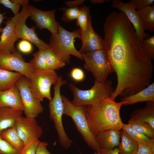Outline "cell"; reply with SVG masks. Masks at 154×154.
Listing matches in <instances>:
<instances>
[{"label": "cell", "mask_w": 154, "mask_h": 154, "mask_svg": "<svg viewBox=\"0 0 154 154\" xmlns=\"http://www.w3.org/2000/svg\"><path fill=\"white\" fill-rule=\"evenodd\" d=\"M129 125L139 133L151 139H154V130L147 124L134 121L128 123Z\"/></svg>", "instance_id": "obj_28"}, {"label": "cell", "mask_w": 154, "mask_h": 154, "mask_svg": "<svg viewBox=\"0 0 154 154\" xmlns=\"http://www.w3.org/2000/svg\"><path fill=\"white\" fill-rule=\"evenodd\" d=\"M91 16L89 7L84 5L80 7V13L76 19V24L80 27L81 31H84L86 29L89 18Z\"/></svg>", "instance_id": "obj_30"}, {"label": "cell", "mask_w": 154, "mask_h": 154, "mask_svg": "<svg viewBox=\"0 0 154 154\" xmlns=\"http://www.w3.org/2000/svg\"><path fill=\"white\" fill-rule=\"evenodd\" d=\"M0 4H2L5 7L10 9L14 15L19 13L21 5L12 2L9 0H0Z\"/></svg>", "instance_id": "obj_38"}, {"label": "cell", "mask_w": 154, "mask_h": 154, "mask_svg": "<svg viewBox=\"0 0 154 154\" xmlns=\"http://www.w3.org/2000/svg\"><path fill=\"white\" fill-rule=\"evenodd\" d=\"M33 58L30 63L33 66L35 70H45L49 69L46 64L44 55V50H39L33 55Z\"/></svg>", "instance_id": "obj_29"}, {"label": "cell", "mask_w": 154, "mask_h": 154, "mask_svg": "<svg viewBox=\"0 0 154 154\" xmlns=\"http://www.w3.org/2000/svg\"><path fill=\"white\" fill-rule=\"evenodd\" d=\"M29 5L22 7L21 11L11 18L15 25V31L18 39H21L34 44L39 50H45L51 47L39 38L35 32L36 27L29 28L26 24L27 18L30 17Z\"/></svg>", "instance_id": "obj_8"}, {"label": "cell", "mask_w": 154, "mask_h": 154, "mask_svg": "<svg viewBox=\"0 0 154 154\" xmlns=\"http://www.w3.org/2000/svg\"><path fill=\"white\" fill-rule=\"evenodd\" d=\"M84 0H76L72 1H66L65 4L69 7H77L78 6L83 4L85 2Z\"/></svg>", "instance_id": "obj_41"}, {"label": "cell", "mask_w": 154, "mask_h": 154, "mask_svg": "<svg viewBox=\"0 0 154 154\" xmlns=\"http://www.w3.org/2000/svg\"><path fill=\"white\" fill-rule=\"evenodd\" d=\"M30 11V19L36 24V27L40 30L46 29L51 34L57 33L58 23L55 19L56 10L48 11L39 10L33 6L29 5Z\"/></svg>", "instance_id": "obj_14"}, {"label": "cell", "mask_w": 154, "mask_h": 154, "mask_svg": "<svg viewBox=\"0 0 154 154\" xmlns=\"http://www.w3.org/2000/svg\"><path fill=\"white\" fill-rule=\"evenodd\" d=\"M5 107H10L23 112L19 90L15 85L7 90H0V108Z\"/></svg>", "instance_id": "obj_17"}, {"label": "cell", "mask_w": 154, "mask_h": 154, "mask_svg": "<svg viewBox=\"0 0 154 154\" xmlns=\"http://www.w3.org/2000/svg\"><path fill=\"white\" fill-rule=\"evenodd\" d=\"M146 102L145 107L132 112L128 123L134 121L141 122L147 124L154 130V102Z\"/></svg>", "instance_id": "obj_19"}, {"label": "cell", "mask_w": 154, "mask_h": 154, "mask_svg": "<svg viewBox=\"0 0 154 154\" xmlns=\"http://www.w3.org/2000/svg\"><path fill=\"white\" fill-rule=\"evenodd\" d=\"M104 50L117 81L114 92L133 95L150 84L152 59L142 48L133 25L122 12L113 11L103 25Z\"/></svg>", "instance_id": "obj_1"}, {"label": "cell", "mask_w": 154, "mask_h": 154, "mask_svg": "<svg viewBox=\"0 0 154 154\" xmlns=\"http://www.w3.org/2000/svg\"><path fill=\"white\" fill-rule=\"evenodd\" d=\"M0 136L12 147L20 151L25 146L17 134L15 126L1 132Z\"/></svg>", "instance_id": "obj_24"}, {"label": "cell", "mask_w": 154, "mask_h": 154, "mask_svg": "<svg viewBox=\"0 0 154 154\" xmlns=\"http://www.w3.org/2000/svg\"><path fill=\"white\" fill-rule=\"evenodd\" d=\"M81 32L82 45L79 51L80 53L104 49V39L93 29L91 16L89 18L86 29Z\"/></svg>", "instance_id": "obj_15"}, {"label": "cell", "mask_w": 154, "mask_h": 154, "mask_svg": "<svg viewBox=\"0 0 154 154\" xmlns=\"http://www.w3.org/2000/svg\"><path fill=\"white\" fill-rule=\"evenodd\" d=\"M71 78L76 82L82 81L85 77L84 72L82 69L79 68H73L70 73Z\"/></svg>", "instance_id": "obj_37"}, {"label": "cell", "mask_w": 154, "mask_h": 154, "mask_svg": "<svg viewBox=\"0 0 154 154\" xmlns=\"http://www.w3.org/2000/svg\"><path fill=\"white\" fill-rule=\"evenodd\" d=\"M18 88L23 106V112L26 117L36 118L42 113L44 108L40 100L32 91L29 80L23 76L17 81L15 84Z\"/></svg>", "instance_id": "obj_10"}, {"label": "cell", "mask_w": 154, "mask_h": 154, "mask_svg": "<svg viewBox=\"0 0 154 154\" xmlns=\"http://www.w3.org/2000/svg\"><path fill=\"white\" fill-rule=\"evenodd\" d=\"M122 129L125 131L138 144H154V139H151L135 130L129 125L123 123Z\"/></svg>", "instance_id": "obj_27"}, {"label": "cell", "mask_w": 154, "mask_h": 154, "mask_svg": "<svg viewBox=\"0 0 154 154\" xmlns=\"http://www.w3.org/2000/svg\"><path fill=\"white\" fill-rule=\"evenodd\" d=\"M121 142L118 148L120 154H136L138 148L137 143L123 130L120 131Z\"/></svg>", "instance_id": "obj_22"}, {"label": "cell", "mask_w": 154, "mask_h": 154, "mask_svg": "<svg viewBox=\"0 0 154 154\" xmlns=\"http://www.w3.org/2000/svg\"><path fill=\"white\" fill-rule=\"evenodd\" d=\"M120 138V131L113 129L102 131L96 137L101 149L109 150L113 149L119 146Z\"/></svg>", "instance_id": "obj_18"}, {"label": "cell", "mask_w": 154, "mask_h": 154, "mask_svg": "<svg viewBox=\"0 0 154 154\" xmlns=\"http://www.w3.org/2000/svg\"><path fill=\"white\" fill-rule=\"evenodd\" d=\"M58 10L63 12L62 18L63 21L66 22L72 21L78 18L80 11V7H62Z\"/></svg>", "instance_id": "obj_31"}, {"label": "cell", "mask_w": 154, "mask_h": 154, "mask_svg": "<svg viewBox=\"0 0 154 154\" xmlns=\"http://www.w3.org/2000/svg\"><path fill=\"white\" fill-rule=\"evenodd\" d=\"M100 152L101 154H120L117 147L111 150L101 149Z\"/></svg>", "instance_id": "obj_42"}, {"label": "cell", "mask_w": 154, "mask_h": 154, "mask_svg": "<svg viewBox=\"0 0 154 154\" xmlns=\"http://www.w3.org/2000/svg\"><path fill=\"white\" fill-rule=\"evenodd\" d=\"M124 102H116L111 97L104 98L96 103L85 106L89 127L96 137L100 132L109 129L121 130L123 123L120 110Z\"/></svg>", "instance_id": "obj_2"}, {"label": "cell", "mask_w": 154, "mask_h": 154, "mask_svg": "<svg viewBox=\"0 0 154 154\" xmlns=\"http://www.w3.org/2000/svg\"><path fill=\"white\" fill-rule=\"evenodd\" d=\"M111 7L118 9L127 16L134 28L140 44L143 39L150 37L149 35L146 33L143 29L132 0L127 3L120 0H113L111 2Z\"/></svg>", "instance_id": "obj_13"}, {"label": "cell", "mask_w": 154, "mask_h": 154, "mask_svg": "<svg viewBox=\"0 0 154 154\" xmlns=\"http://www.w3.org/2000/svg\"><path fill=\"white\" fill-rule=\"evenodd\" d=\"M0 154H21V152L12 147L0 136Z\"/></svg>", "instance_id": "obj_33"}, {"label": "cell", "mask_w": 154, "mask_h": 154, "mask_svg": "<svg viewBox=\"0 0 154 154\" xmlns=\"http://www.w3.org/2000/svg\"><path fill=\"white\" fill-rule=\"evenodd\" d=\"M82 54L85 61V68L92 73L96 81L104 82L109 74L114 72L104 49L87 52Z\"/></svg>", "instance_id": "obj_7"}, {"label": "cell", "mask_w": 154, "mask_h": 154, "mask_svg": "<svg viewBox=\"0 0 154 154\" xmlns=\"http://www.w3.org/2000/svg\"></svg>", "instance_id": "obj_47"}, {"label": "cell", "mask_w": 154, "mask_h": 154, "mask_svg": "<svg viewBox=\"0 0 154 154\" xmlns=\"http://www.w3.org/2000/svg\"><path fill=\"white\" fill-rule=\"evenodd\" d=\"M144 30L154 31V5L137 10Z\"/></svg>", "instance_id": "obj_25"}, {"label": "cell", "mask_w": 154, "mask_h": 154, "mask_svg": "<svg viewBox=\"0 0 154 154\" xmlns=\"http://www.w3.org/2000/svg\"><path fill=\"white\" fill-rule=\"evenodd\" d=\"M23 111L10 107L0 108V133L15 126L17 119Z\"/></svg>", "instance_id": "obj_20"}, {"label": "cell", "mask_w": 154, "mask_h": 154, "mask_svg": "<svg viewBox=\"0 0 154 154\" xmlns=\"http://www.w3.org/2000/svg\"><path fill=\"white\" fill-rule=\"evenodd\" d=\"M48 144L46 142L40 141L37 147L36 154H52L47 149Z\"/></svg>", "instance_id": "obj_40"}, {"label": "cell", "mask_w": 154, "mask_h": 154, "mask_svg": "<svg viewBox=\"0 0 154 154\" xmlns=\"http://www.w3.org/2000/svg\"><path fill=\"white\" fill-rule=\"evenodd\" d=\"M124 102V105H128L139 102H154V83L151 84L142 90L133 95L121 99Z\"/></svg>", "instance_id": "obj_21"}, {"label": "cell", "mask_w": 154, "mask_h": 154, "mask_svg": "<svg viewBox=\"0 0 154 154\" xmlns=\"http://www.w3.org/2000/svg\"><path fill=\"white\" fill-rule=\"evenodd\" d=\"M112 82L106 80L104 82L95 80L94 85L88 90L79 89L73 83L69 84V88L74 95L71 102L75 106H88L93 104L102 99L111 97L114 89L112 86Z\"/></svg>", "instance_id": "obj_5"}, {"label": "cell", "mask_w": 154, "mask_h": 154, "mask_svg": "<svg viewBox=\"0 0 154 154\" xmlns=\"http://www.w3.org/2000/svg\"><path fill=\"white\" fill-rule=\"evenodd\" d=\"M137 10H140L153 5L154 0H132Z\"/></svg>", "instance_id": "obj_39"}, {"label": "cell", "mask_w": 154, "mask_h": 154, "mask_svg": "<svg viewBox=\"0 0 154 154\" xmlns=\"http://www.w3.org/2000/svg\"><path fill=\"white\" fill-rule=\"evenodd\" d=\"M143 50L151 58L154 59V36L143 39L141 43Z\"/></svg>", "instance_id": "obj_32"}, {"label": "cell", "mask_w": 154, "mask_h": 154, "mask_svg": "<svg viewBox=\"0 0 154 154\" xmlns=\"http://www.w3.org/2000/svg\"><path fill=\"white\" fill-rule=\"evenodd\" d=\"M23 76L19 72L0 68V90L5 91L11 88Z\"/></svg>", "instance_id": "obj_23"}, {"label": "cell", "mask_w": 154, "mask_h": 154, "mask_svg": "<svg viewBox=\"0 0 154 154\" xmlns=\"http://www.w3.org/2000/svg\"><path fill=\"white\" fill-rule=\"evenodd\" d=\"M15 126L25 146L33 141L38 140L43 133L35 118L25 117L22 115L17 119Z\"/></svg>", "instance_id": "obj_12"}, {"label": "cell", "mask_w": 154, "mask_h": 154, "mask_svg": "<svg viewBox=\"0 0 154 154\" xmlns=\"http://www.w3.org/2000/svg\"><path fill=\"white\" fill-rule=\"evenodd\" d=\"M18 48L20 52L24 54H29L33 50V46L30 42L25 40L22 39L18 43Z\"/></svg>", "instance_id": "obj_36"}, {"label": "cell", "mask_w": 154, "mask_h": 154, "mask_svg": "<svg viewBox=\"0 0 154 154\" xmlns=\"http://www.w3.org/2000/svg\"><path fill=\"white\" fill-rule=\"evenodd\" d=\"M11 1L12 2L22 6V7L29 5V1L28 0H11Z\"/></svg>", "instance_id": "obj_43"}, {"label": "cell", "mask_w": 154, "mask_h": 154, "mask_svg": "<svg viewBox=\"0 0 154 154\" xmlns=\"http://www.w3.org/2000/svg\"><path fill=\"white\" fill-rule=\"evenodd\" d=\"M44 55L47 65L50 70H58L64 67L66 64L51 47L44 50Z\"/></svg>", "instance_id": "obj_26"}, {"label": "cell", "mask_w": 154, "mask_h": 154, "mask_svg": "<svg viewBox=\"0 0 154 154\" xmlns=\"http://www.w3.org/2000/svg\"><path fill=\"white\" fill-rule=\"evenodd\" d=\"M57 33L51 34L49 45L60 59L66 64L70 62L71 55L83 60L82 54L76 48L74 42L76 38L81 39L80 29L68 31L58 24Z\"/></svg>", "instance_id": "obj_3"}, {"label": "cell", "mask_w": 154, "mask_h": 154, "mask_svg": "<svg viewBox=\"0 0 154 154\" xmlns=\"http://www.w3.org/2000/svg\"><path fill=\"white\" fill-rule=\"evenodd\" d=\"M110 0H90V2L93 4H102L105 1H110Z\"/></svg>", "instance_id": "obj_45"}, {"label": "cell", "mask_w": 154, "mask_h": 154, "mask_svg": "<svg viewBox=\"0 0 154 154\" xmlns=\"http://www.w3.org/2000/svg\"><path fill=\"white\" fill-rule=\"evenodd\" d=\"M58 78L55 70H35L29 79L30 88L36 97L40 101L46 98L50 102L52 99L51 87L56 82Z\"/></svg>", "instance_id": "obj_9"}, {"label": "cell", "mask_w": 154, "mask_h": 154, "mask_svg": "<svg viewBox=\"0 0 154 154\" xmlns=\"http://www.w3.org/2000/svg\"><path fill=\"white\" fill-rule=\"evenodd\" d=\"M38 140L33 141L25 146L21 154H36L37 147L40 142Z\"/></svg>", "instance_id": "obj_34"}, {"label": "cell", "mask_w": 154, "mask_h": 154, "mask_svg": "<svg viewBox=\"0 0 154 154\" xmlns=\"http://www.w3.org/2000/svg\"><path fill=\"white\" fill-rule=\"evenodd\" d=\"M67 83L66 81L63 80L62 76L58 77L57 82L54 85V96L48 105L50 118L54 123L60 145L66 149L71 146L72 141L66 133L62 124L64 107L60 90L61 87Z\"/></svg>", "instance_id": "obj_6"}, {"label": "cell", "mask_w": 154, "mask_h": 154, "mask_svg": "<svg viewBox=\"0 0 154 154\" xmlns=\"http://www.w3.org/2000/svg\"><path fill=\"white\" fill-rule=\"evenodd\" d=\"M136 154H154V144L140 143Z\"/></svg>", "instance_id": "obj_35"}, {"label": "cell", "mask_w": 154, "mask_h": 154, "mask_svg": "<svg viewBox=\"0 0 154 154\" xmlns=\"http://www.w3.org/2000/svg\"><path fill=\"white\" fill-rule=\"evenodd\" d=\"M5 14V13H0V34L1 33L3 29V28L1 27V25L4 19L5 18V17L4 16V15Z\"/></svg>", "instance_id": "obj_44"}, {"label": "cell", "mask_w": 154, "mask_h": 154, "mask_svg": "<svg viewBox=\"0 0 154 154\" xmlns=\"http://www.w3.org/2000/svg\"><path fill=\"white\" fill-rule=\"evenodd\" d=\"M0 68L10 71H16L28 79L35 70L30 62L25 61L19 52L10 53L4 51H0Z\"/></svg>", "instance_id": "obj_11"}, {"label": "cell", "mask_w": 154, "mask_h": 154, "mask_svg": "<svg viewBox=\"0 0 154 154\" xmlns=\"http://www.w3.org/2000/svg\"><path fill=\"white\" fill-rule=\"evenodd\" d=\"M0 36V51L15 52V42L18 40L15 31V25L11 19L6 20Z\"/></svg>", "instance_id": "obj_16"}, {"label": "cell", "mask_w": 154, "mask_h": 154, "mask_svg": "<svg viewBox=\"0 0 154 154\" xmlns=\"http://www.w3.org/2000/svg\"><path fill=\"white\" fill-rule=\"evenodd\" d=\"M62 96L63 104V114L71 118L77 130L87 145L96 152H100L101 149L88 125L85 106H74L65 96Z\"/></svg>", "instance_id": "obj_4"}, {"label": "cell", "mask_w": 154, "mask_h": 154, "mask_svg": "<svg viewBox=\"0 0 154 154\" xmlns=\"http://www.w3.org/2000/svg\"><path fill=\"white\" fill-rule=\"evenodd\" d=\"M92 154H101L99 152H95L94 153Z\"/></svg>", "instance_id": "obj_46"}]
</instances>
